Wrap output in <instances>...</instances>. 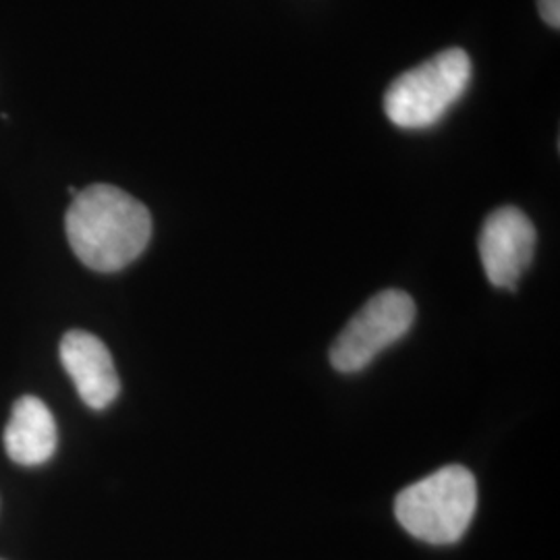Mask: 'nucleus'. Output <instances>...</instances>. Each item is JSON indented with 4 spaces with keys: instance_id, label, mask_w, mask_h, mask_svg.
Wrapping results in <instances>:
<instances>
[{
    "instance_id": "6",
    "label": "nucleus",
    "mask_w": 560,
    "mask_h": 560,
    "mask_svg": "<svg viewBox=\"0 0 560 560\" xmlns=\"http://www.w3.org/2000/svg\"><path fill=\"white\" fill-rule=\"evenodd\" d=\"M60 363L78 388L81 400L102 411L119 397L120 381L108 347L85 330H71L60 340Z\"/></svg>"
},
{
    "instance_id": "4",
    "label": "nucleus",
    "mask_w": 560,
    "mask_h": 560,
    "mask_svg": "<svg viewBox=\"0 0 560 560\" xmlns=\"http://www.w3.org/2000/svg\"><path fill=\"white\" fill-rule=\"evenodd\" d=\"M416 320V303L399 289L365 301L330 347V363L340 374H355L402 339Z\"/></svg>"
},
{
    "instance_id": "8",
    "label": "nucleus",
    "mask_w": 560,
    "mask_h": 560,
    "mask_svg": "<svg viewBox=\"0 0 560 560\" xmlns=\"http://www.w3.org/2000/svg\"><path fill=\"white\" fill-rule=\"evenodd\" d=\"M538 7H540L541 20L546 21L550 27L559 30L560 0H538Z\"/></svg>"
},
{
    "instance_id": "1",
    "label": "nucleus",
    "mask_w": 560,
    "mask_h": 560,
    "mask_svg": "<svg viewBox=\"0 0 560 560\" xmlns=\"http://www.w3.org/2000/svg\"><path fill=\"white\" fill-rule=\"evenodd\" d=\"M75 256L96 272H119L138 260L152 237L148 208L115 185L80 191L65 217Z\"/></svg>"
},
{
    "instance_id": "3",
    "label": "nucleus",
    "mask_w": 560,
    "mask_h": 560,
    "mask_svg": "<svg viewBox=\"0 0 560 560\" xmlns=\"http://www.w3.org/2000/svg\"><path fill=\"white\" fill-rule=\"evenodd\" d=\"M471 81V59L463 48H446L390 83L384 113L400 129H425L460 101Z\"/></svg>"
},
{
    "instance_id": "2",
    "label": "nucleus",
    "mask_w": 560,
    "mask_h": 560,
    "mask_svg": "<svg viewBox=\"0 0 560 560\" xmlns=\"http://www.w3.org/2000/svg\"><path fill=\"white\" fill-rule=\"evenodd\" d=\"M476 506L478 486L474 474L460 465H446L399 492L395 515L413 538L444 546L463 538Z\"/></svg>"
},
{
    "instance_id": "7",
    "label": "nucleus",
    "mask_w": 560,
    "mask_h": 560,
    "mask_svg": "<svg viewBox=\"0 0 560 560\" xmlns=\"http://www.w3.org/2000/svg\"><path fill=\"white\" fill-rule=\"evenodd\" d=\"M4 448L9 459L25 467L42 465L55 455L57 423L44 400L32 395L15 400L4 428Z\"/></svg>"
},
{
    "instance_id": "5",
    "label": "nucleus",
    "mask_w": 560,
    "mask_h": 560,
    "mask_svg": "<svg viewBox=\"0 0 560 560\" xmlns=\"http://www.w3.org/2000/svg\"><path fill=\"white\" fill-rule=\"evenodd\" d=\"M536 226L520 208L494 210L481 226L480 258L483 272L497 289L515 291L536 254Z\"/></svg>"
}]
</instances>
